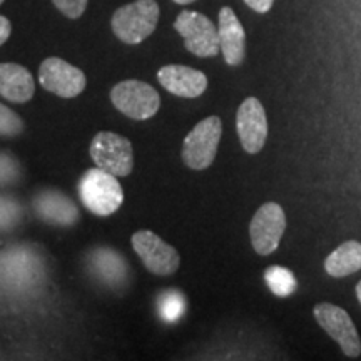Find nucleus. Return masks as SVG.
Wrapping results in <instances>:
<instances>
[{
    "label": "nucleus",
    "instance_id": "f257e3e1",
    "mask_svg": "<svg viewBox=\"0 0 361 361\" xmlns=\"http://www.w3.org/2000/svg\"><path fill=\"white\" fill-rule=\"evenodd\" d=\"M78 192L85 209L101 218L114 214L124 202V191L117 176L107 173L99 166L82 174L78 184Z\"/></svg>",
    "mask_w": 361,
    "mask_h": 361
},
{
    "label": "nucleus",
    "instance_id": "f03ea898",
    "mask_svg": "<svg viewBox=\"0 0 361 361\" xmlns=\"http://www.w3.org/2000/svg\"><path fill=\"white\" fill-rule=\"evenodd\" d=\"M159 22V6L156 0H135L117 8L111 25L116 37L124 44L135 45L146 40L156 30Z\"/></svg>",
    "mask_w": 361,
    "mask_h": 361
},
{
    "label": "nucleus",
    "instance_id": "7ed1b4c3",
    "mask_svg": "<svg viewBox=\"0 0 361 361\" xmlns=\"http://www.w3.org/2000/svg\"><path fill=\"white\" fill-rule=\"evenodd\" d=\"M223 134V123L218 116H209L194 126L183 142L184 164L194 171L207 169L218 154V147Z\"/></svg>",
    "mask_w": 361,
    "mask_h": 361
},
{
    "label": "nucleus",
    "instance_id": "20e7f679",
    "mask_svg": "<svg viewBox=\"0 0 361 361\" xmlns=\"http://www.w3.org/2000/svg\"><path fill=\"white\" fill-rule=\"evenodd\" d=\"M111 102L117 111L134 121H146L161 107L159 92L141 80H124L111 90Z\"/></svg>",
    "mask_w": 361,
    "mask_h": 361
},
{
    "label": "nucleus",
    "instance_id": "39448f33",
    "mask_svg": "<svg viewBox=\"0 0 361 361\" xmlns=\"http://www.w3.org/2000/svg\"><path fill=\"white\" fill-rule=\"evenodd\" d=\"M89 154L99 168L117 176V178H126L133 173V146L124 135L102 130L90 142Z\"/></svg>",
    "mask_w": 361,
    "mask_h": 361
},
{
    "label": "nucleus",
    "instance_id": "423d86ee",
    "mask_svg": "<svg viewBox=\"0 0 361 361\" xmlns=\"http://www.w3.org/2000/svg\"><path fill=\"white\" fill-rule=\"evenodd\" d=\"M174 29L184 39V45L196 57L218 56L219 34L213 22L194 11H183L174 22Z\"/></svg>",
    "mask_w": 361,
    "mask_h": 361
},
{
    "label": "nucleus",
    "instance_id": "0eeeda50",
    "mask_svg": "<svg viewBox=\"0 0 361 361\" xmlns=\"http://www.w3.org/2000/svg\"><path fill=\"white\" fill-rule=\"evenodd\" d=\"M130 243H133L135 255L141 258L142 264L152 274L169 276L178 271L180 264L179 252L176 251V247L162 241L156 233L141 229V231L133 234Z\"/></svg>",
    "mask_w": 361,
    "mask_h": 361
},
{
    "label": "nucleus",
    "instance_id": "6e6552de",
    "mask_svg": "<svg viewBox=\"0 0 361 361\" xmlns=\"http://www.w3.org/2000/svg\"><path fill=\"white\" fill-rule=\"evenodd\" d=\"M39 82L45 90L62 99L78 97L87 85V78L79 67L61 57H49L39 67Z\"/></svg>",
    "mask_w": 361,
    "mask_h": 361
},
{
    "label": "nucleus",
    "instance_id": "1a4fd4ad",
    "mask_svg": "<svg viewBox=\"0 0 361 361\" xmlns=\"http://www.w3.org/2000/svg\"><path fill=\"white\" fill-rule=\"evenodd\" d=\"M314 318L324 331L335 340L343 353L350 358L361 355V341L351 316L340 306L331 303H319L314 306Z\"/></svg>",
    "mask_w": 361,
    "mask_h": 361
},
{
    "label": "nucleus",
    "instance_id": "9d476101",
    "mask_svg": "<svg viewBox=\"0 0 361 361\" xmlns=\"http://www.w3.org/2000/svg\"><path fill=\"white\" fill-rule=\"evenodd\" d=\"M284 229L286 216L283 207L276 202H266L256 211L250 224L251 245L261 256H268L278 250Z\"/></svg>",
    "mask_w": 361,
    "mask_h": 361
},
{
    "label": "nucleus",
    "instance_id": "9b49d317",
    "mask_svg": "<svg viewBox=\"0 0 361 361\" xmlns=\"http://www.w3.org/2000/svg\"><path fill=\"white\" fill-rule=\"evenodd\" d=\"M236 129L241 146L247 154H258L268 137V119L263 104L256 97H247L238 109Z\"/></svg>",
    "mask_w": 361,
    "mask_h": 361
},
{
    "label": "nucleus",
    "instance_id": "f8f14e48",
    "mask_svg": "<svg viewBox=\"0 0 361 361\" xmlns=\"http://www.w3.org/2000/svg\"><path fill=\"white\" fill-rule=\"evenodd\" d=\"M34 213L44 223L59 226V228H71L78 224L80 218L78 206L64 192L57 189H42L32 200Z\"/></svg>",
    "mask_w": 361,
    "mask_h": 361
},
{
    "label": "nucleus",
    "instance_id": "ddd939ff",
    "mask_svg": "<svg viewBox=\"0 0 361 361\" xmlns=\"http://www.w3.org/2000/svg\"><path fill=\"white\" fill-rule=\"evenodd\" d=\"M87 269L104 286L117 290L129 281V264L119 251L111 247H96L87 255Z\"/></svg>",
    "mask_w": 361,
    "mask_h": 361
},
{
    "label": "nucleus",
    "instance_id": "4468645a",
    "mask_svg": "<svg viewBox=\"0 0 361 361\" xmlns=\"http://www.w3.org/2000/svg\"><path fill=\"white\" fill-rule=\"evenodd\" d=\"M157 80L168 92L184 99L200 97L207 89V78L204 72L188 66L171 64L161 67L157 72Z\"/></svg>",
    "mask_w": 361,
    "mask_h": 361
},
{
    "label": "nucleus",
    "instance_id": "2eb2a0df",
    "mask_svg": "<svg viewBox=\"0 0 361 361\" xmlns=\"http://www.w3.org/2000/svg\"><path fill=\"white\" fill-rule=\"evenodd\" d=\"M40 261L35 252L24 250L22 246H13V250L0 252V276L4 281L13 286H25L37 281Z\"/></svg>",
    "mask_w": 361,
    "mask_h": 361
},
{
    "label": "nucleus",
    "instance_id": "dca6fc26",
    "mask_svg": "<svg viewBox=\"0 0 361 361\" xmlns=\"http://www.w3.org/2000/svg\"><path fill=\"white\" fill-rule=\"evenodd\" d=\"M218 34L219 47L226 64H241L246 56V32L231 7H223L219 11Z\"/></svg>",
    "mask_w": 361,
    "mask_h": 361
},
{
    "label": "nucleus",
    "instance_id": "f3484780",
    "mask_svg": "<svg viewBox=\"0 0 361 361\" xmlns=\"http://www.w3.org/2000/svg\"><path fill=\"white\" fill-rule=\"evenodd\" d=\"M35 82L24 66L6 62L0 64V96L13 104H25L34 97Z\"/></svg>",
    "mask_w": 361,
    "mask_h": 361
},
{
    "label": "nucleus",
    "instance_id": "a211bd4d",
    "mask_svg": "<svg viewBox=\"0 0 361 361\" xmlns=\"http://www.w3.org/2000/svg\"><path fill=\"white\" fill-rule=\"evenodd\" d=\"M324 269L329 276L343 278L350 276L361 269V243L346 241L338 246L331 255L324 259Z\"/></svg>",
    "mask_w": 361,
    "mask_h": 361
},
{
    "label": "nucleus",
    "instance_id": "6ab92c4d",
    "mask_svg": "<svg viewBox=\"0 0 361 361\" xmlns=\"http://www.w3.org/2000/svg\"><path fill=\"white\" fill-rule=\"evenodd\" d=\"M157 314L164 323H178L186 313V298L179 290H166L157 296Z\"/></svg>",
    "mask_w": 361,
    "mask_h": 361
},
{
    "label": "nucleus",
    "instance_id": "aec40b11",
    "mask_svg": "<svg viewBox=\"0 0 361 361\" xmlns=\"http://www.w3.org/2000/svg\"><path fill=\"white\" fill-rule=\"evenodd\" d=\"M264 279L268 283L269 290L279 298L291 296L296 290V278L290 269L283 266H269L264 271Z\"/></svg>",
    "mask_w": 361,
    "mask_h": 361
},
{
    "label": "nucleus",
    "instance_id": "412c9836",
    "mask_svg": "<svg viewBox=\"0 0 361 361\" xmlns=\"http://www.w3.org/2000/svg\"><path fill=\"white\" fill-rule=\"evenodd\" d=\"M24 219V206L17 197L0 194V234L11 233Z\"/></svg>",
    "mask_w": 361,
    "mask_h": 361
},
{
    "label": "nucleus",
    "instance_id": "4be33fe9",
    "mask_svg": "<svg viewBox=\"0 0 361 361\" xmlns=\"http://www.w3.org/2000/svg\"><path fill=\"white\" fill-rule=\"evenodd\" d=\"M24 133V121L16 111L8 109L6 104L0 102V135L2 137H17Z\"/></svg>",
    "mask_w": 361,
    "mask_h": 361
},
{
    "label": "nucleus",
    "instance_id": "5701e85b",
    "mask_svg": "<svg viewBox=\"0 0 361 361\" xmlns=\"http://www.w3.org/2000/svg\"><path fill=\"white\" fill-rule=\"evenodd\" d=\"M20 176V162L17 161L11 152L0 151V188L12 186V184L19 183Z\"/></svg>",
    "mask_w": 361,
    "mask_h": 361
},
{
    "label": "nucleus",
    "instance_id": "b1692460",
    "mask_svg": "<svg viewBox=\"0 0 361 361\" xmlns=\"http://www.w3.org/2000/svg\"><path fill=\"white\" fill-rule=\"evenodd\" d=\"M54 6L69 19H79L82 16L89 0H52Z\"/></svg>",
    "mask_w": 361,
    "mask_h": 361
},
{
    "label": "nucleus",
    "instance_id": "393cba45",
    "mask_svg": "<svg viewBox=\"0 0 361 361\" xmlns=\"http://www.w3.org/2000/svg\"><path fill=\"white\" fill-rule=\"evenodd\" d=\"M246 6L251 7L252 11L258 12V13H266L273 7L274 0H245Z\"/></svg>",
    "mask_w": 361,
    "mask_h": 361
},
{
    "label": "nucleus",
    "instance_id": "a878e982",
    "mask_svg": "<svg viewBox=\"0 0 361 361\" xmlns=\"http://www.w3.org/2000/svg\"><path fill=\"white\" fill-rule=\"evenodd\" d=\"M11 32H12L11 22H8L7 17L0 16V47L7 42L8 37H11Z\"/></svg>",
    "mask_w": 361,
    "mask_h": 361
},
{
    "label": "nucleus",
    "instance_id": "bb28decb",
    "mask_svg": "<svg viewBox=\"0 0 361 361\" xmlns=\"http://www.w3.org/2000/svg\"><path fill=\"white\" fill-rule=\"evenodd\" d=\"M176 4H180V6H188V4H192L196 2V0H173Z\"/></svg>",
    "mask_w": 361,
    "mask_h": 361
},
{
    "label": "nucleus",
    "instance_id": "cd10ccee",
    "mask_svg": "<svg viewBox=\"0 0 361 361\" xmlns=\"http://www.w3.org/2000/svg\"><path fill=\"white\" fill-rule=\"evenodd\" d=\"M356 296H358V301H360V305H361V281L356 284Z\"/></svg>",
    "mask_w": 361,
    "mask_h": 361
},
{
    "label": "nucleus",
    "instance_id": "c85d7f7f",
    "mask_svg": "<svg viewBox=\"0 0 361 361\" xmlns=\"http://www.w3.org/2000/svg\"><path fill=\"white\" fill-rule=\"evenodd\" d=\"M4 2H6V0H0V6H2V4H4Z\"/></svg>",
    "mask_w": 361,
    "mask_h": 361
}]
</instances>
